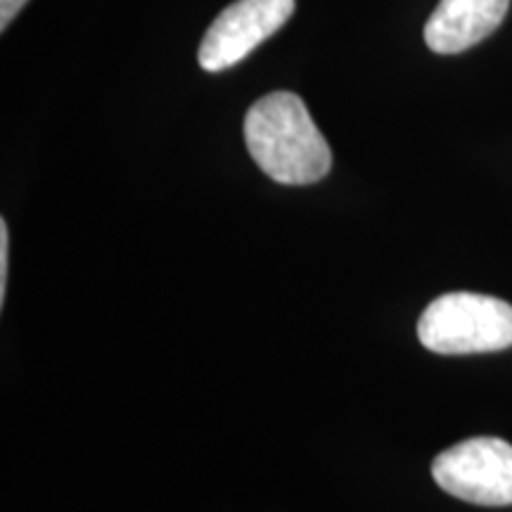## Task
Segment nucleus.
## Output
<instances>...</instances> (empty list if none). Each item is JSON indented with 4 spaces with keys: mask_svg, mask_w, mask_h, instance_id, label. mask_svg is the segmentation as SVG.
<instances>
[{
    "mask_svg": "<svg viewBox=\"0 0 512 512\" xmlns=\"http://www.w3.org/2000/svg\"><path fill=\"white\" fill-rule=\"evenodd\" d=\"M432 477L465 503L512 505V446L496 437L465 439L434 458Z\"/></svg>",
    "mask_w": 512,
    "mask_h": 512,
    "instance_id": "nucleus-3",
    "label": "nucleus"
},
{
    "mask_svg": "<svg viewBox=\"0 0 512 512\" xmlns=\"http://www.w3.org/2000/svg\"><path fill=\"white\" fill-rule=\"evenodd\" d=\"M245 143L268 178L283 185H311L328 176L332 152L299 95L275 91L249 107Z\"/></svg>",
    "mask_w": 512,
    "mask_h": 512,
    "instance_id": "nucleus-1",
    "label": "nucleus"
},
{
    "mask_svg": "<svg viewBox=\"0 0 512 512\" xmlns=\"http://www.w3.org/2000/svg\"><path fill=\"white\" fill-rule=\"evenodd\" d=\"M10 233L8 223L0 221V306L5 304V292H8V256H10Z\"/></svg>",
    "mask_w": 512,
    "mask_h": 512,
    "instance_id": "nucleus-6",
    "label": "nucleus"
},
{
    "mask_svg": "<svg viewBox=\"0 0 512 512\" xmlns=\"http://www.w3.org/2000/svg\"><path fill=\"white\" fill-rule=\"evenodd\" d=\"M27 3L29 0H0V29H8L12 19L19 15V10Z\"/></svg>",
    "mask_w": 512,
    "mask_h": 512,
    "instance_id": "nucleus-7",
    "label": "nucleus"
},
{
    "mask_svg": "<svg viewBox=\"0 0 512 512\" xmlns=\"http://www.w3.org/2000/svg\"><path fill=\"white\" fill-rule=\"evenodd\" d=\"M510 0H439L425 24V43L437 55H458L501 27Z\"/></svg>",
    "mask_w": 512,
    "mask_h": 512,
    "instance_id": "nucleus-5",
    "label": "nucleus"
},
{
    "mask_svg": "<svg viewBox=\"0 0 512 512\" xmlns=\"http://www.w3.org/2000/svg\"><path fill=\"white\" fill-rule=\"evenodd\" d=\"M292 12L294 0H235L204 34L197 53L200 67L204 72H223L242 62L283 27Z\"/></svg>",
    "mask_w": 512,
    "mask_h": 512,
    "instance_id": "nucleus-4",
    "label": "nucleus"
},
{
    "mask_svg": "<svg viewBox=\"0 0 512 512\" xmlns=\"http://www.w3.org/2000/svg\"><path fill=\"white\" fill-rule=\"evenodd\" d=\"M422 347L434 354H486L512 347V306L475 292H448L422 311Z\"/></svg>",
    "mask_w": 512,
    "mask_h": 512,
    "instance_id": "nucleus-2",
    "label": "nucleus"
}]
</instances>
